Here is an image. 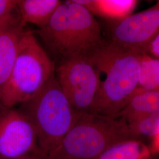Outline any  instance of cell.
Masks as SVG:
<instances>
[{
    "mask_svg": "<svg viewBox=\"0 0 159 159\" xmlns=\"http://www.w3.org/2000/svg\"><path fill=\"white\" fill-rule=\"evenodd\" d=\"M140 55L110 40L88 54L106 75L92 113L115 117L125 107L137 88Z\"/></svg>",
    "mask_w": 159,
    "mask_h": 159,
    "instance_id": "6da1fadb",
    "label": "cell"
},
{
    "mask_svg": "<svg viewBox=\"0 0 159 159\" xmlns=\"http://www.w3.org/2000/svg\"><path fill=\"white\" fill-rule=\"evenodd\" d=\"M35 33L60 61L88 55L105 40L93 15L73 0L62 1L48 23Z\"/></svg>",
    "mask_w": 159,
    "mask_h": 159,
    "instance_id": "7a4b0ae2",
    "label": "cell"
},
{
    "mask_svg": "<svg viewBox=\"0 0 159 159\" xmlns=\"http://www.w3.org/2000/svg\"><path fill=\"white\" fill-rule=\"evenodd\" d=\"M56 68L34 32L24 30L11 73L0 91V106L14 107L34 98L55 77Z\"/></svg>",
    "mask_w": 159,
    "mask_h": 159,
    "instance_id": "3957f363",
    "label": "cell"
},
{
    "mask_svg": "<svg viewBox=\"0 0 159 159\" xmlns=\"http://www.w3.org/2000/svg\"><path fill=\"white\" fill-rule=\"evenodd\" d=\"M20 105V110L34 127L39 148L47 157L82 114L72 107L56 76L36 96Z\"/></svg>",
    "mask_w": 159,
    "mask_h": 159,
    "instance_id": "277c9868",
    "label": "cell"
},
{
    "mask_svg": "<svg viewBox=\"0 0 159 159\" xmlns=\"http://www.w3.org/2000/svg\"><path fill=\"white\" fill-rule=\"evenodd\" d=\"M137 137L120 117L82 113L48 159H94L117 143ZM141 139V138H140Z\"/></svg>",
    "mask_w": 159,
    "mask_h": 159,
    "instance_id": "5b68a950",
    "label": "cell"
},
{
    "mask_svg": "<svg viewBox=\"0 0 159 159\" xmlns=\"http://www.w3.org/2000/svg\"><path fill=\"white\" fill-rule=\"evenodd\" d=\"M56 78L74 110L92 113L98 96L100 74L88 55L61 60L56 68Z\"/></svg>",
    "mask_w": 159,
    "mask_h": 159,
    "instance_id": "8992f818",
    "label": "cell"
},
{
    "mask_svg": "<svg viewBox=\"0 0 159 159\" xmlns=\"http://www.w3.org/2000/svg\"><path fill=\"white\" fill-rule=\"evenodd\" d=\"M41 152L34 127L20 110L0 109V159H17Z\"/></svg>",
    "mask_w": 159,
    "mask_h": 159,
    "instance_id": "52a82bcc",
    "label": "cell"
},
{
    "mask_svg": "<svg viewBox=\"0 0 159 159\" xmlns=\"http://www.w3.org/2000/svg\"><path fill=\"white\" fill-rule=\"evenodd\" d=\"M115 21L110 41L140 54L146 53L150 42L159 34V2L146 10Z\"/></svg>",
    "mask_w": 159,
    "mask_h": 159,
    "instance_id": "ba28073f",
    "label": "cell"
},
{
    "mask_svg": "<svg viewBox=\"0 0 159 159\" xmlns=\"http://www.w3.org/2000/svg\"><path fill=\"white\" fill-rule=\"evenodd\" d=\"M24 27L20 21L0 33V91L11 73Z\"/></svg>",
    "mask_w": 159,
    "mask_h": 159,
    "instance_id": "9c48e42d",
    "label": "cell"
},
{
    "mask_svg": "<svg viewBox=\"0 0 159 159\" xmlns=\"http://www.w3.org/2000/svg\"><path fill=\"white\" fill-rule=\"evenodd\" d=\"M62 1L59 0H20L17 6L20 22L45 26Z\"/></svg>",
    "mask_w": 159,
    "mask_h": 159,
    "instance_id": "30bf717a",
    "label": "cell"
},
{
    "mask_svg": "<svg viewBox=\"0 0 159 159\" xmlns=\"http://www.w3.org/2000/svg\"><path fill=\"white\" fill-rule=\"evenodd\" d=\"M159 112V91H144L137 88L129 102L114 117L126 123L143 116Z\"/></svg>",
    "mask_w": 159,
    "mask_h": 159,
    "instance_id": "8fae6325",
    "label": "cell"
},
{
    "mask_svg": "<svg viewBox=\"0 0 159 159\" xmlns=\"http://www.w3.org/2000/svg\"><path fill=\"white\" fill-rule=\"evenodd\" d=\"M91 14L112 20H119L131 14L135 9L136 0H73Z\"/></svg>",
    "mask_w": 159,
    "mask_h": 159,
    "instance_id": "7c38bea8",
    "label": "cell"
},
{
    "mask_svg": "<svg viewBox=\"0 0 159 159\" xmlns=\"http://www.w3.org/2000/svg\"><path fill=\"white\" fill-rule=\"evenodd\" d=\"M157 154L143 139H130L117 143L94 159H153Z\"/></svg>",
    "mask_w": 159,
    "mask_h": 159,
    "instance_id": "4fadbf2b",
    "label": "cell"
},
{
    "mask_svg": "<svg viewBox=\"0 0 159 159\" xmlns=\"http://www.w3.org/2000/svg\"><path fill=\"white\" fill-rule=\"evenodd\" d=\"M137 88L144 91H159V59L140 54Z\"/></svg>",
    "mask_w": 159,
    "mask_h": 159,
    "instance_id": "5bb4252c",
    "label": "cell"
},
{
    "mask_svg": "<svg viewBox=\"0 0 159 159\" xmlns=\"http://www.w3.org/2000/svg\"><path fill=\"white\" fill-rule=\"evenodd\" d=\"M129 130L133 136L151 139L159 137V112L139 117L127 123Z\"/></svg>",
    "mask_w": 159,
    "mask_h": 159,
    "instance_id": "9a60e30c",
    "label": "cell"
},
{
    "mask_svg": "<svg viewBox=\"0 0 159 159\" xmlns=\"http://www.w3.org/2000/svg\"><path fill=\"white\" fill-rule=\"evenodd\" d=\"M20 0H0V17L12 13L17 9Z\"/></svg>",
    "mask_w": 159,
    "mask_h": 159,
    "instance_id": "2e32d148",
    "label": "cell"
},
{
    "mask_svg": "<svg viewBox=\"0 0 159 159\" xmlns=\"http://www.w3.org/2000/svg\"><path fill=\"white\" fill-rule=\"evenodd\" d=\"M20 21L19 16H17L13 12L4 16L0 17V33L4 30Z\"/></svg>",
    "mask_w": 159,
    "mask_h": 159,
    "instance_id": "e0dca14e",
    "label": "cell"
},
{
    "mask_svg": "<svg viewBox=\"0 0 159 159\" xmlns=\"http://www.w3.org/2000/svg\"><path fill=\"white\" fill-rule=\"evenodd\" d=\"M146 54L154 58L159 59V34L150 42Z\"/></svg>",
    "mask_w": 159,
    "mask_h": 159,
    "instance_id": "ac0fdd59",
    "label": "cell"
},
{
    "mask_svg": "<svg viewBox=\"0 0 159 159\" xmlns=\"http://www.w3.org/2000/svg\"><path fill=\"white\" fill-rule=\"evenodd\" d=\"M17 159H48V157L41 152H37L29 154L28 155Z\"/></svg>",
    "mask_w": 159,
    "mask_h": 159,
    "instance_id": "d6986e66",
    "label": "cell"
},
{
    "mask_svg": "<svg viewBox=\"0 0 159 159\" xmlns=\"http://www.w3.org/2000/svg\"></svg>",
    "mask_w": 159,
    "mask_h": 159,
    "instance_id": "ffe728a7",
    "label": "cell"
}]
</instances>
